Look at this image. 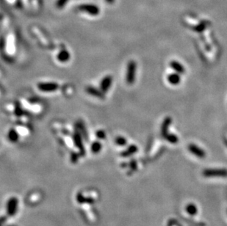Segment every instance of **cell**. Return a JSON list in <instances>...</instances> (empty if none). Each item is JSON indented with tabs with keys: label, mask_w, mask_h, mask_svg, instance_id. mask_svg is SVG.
Wrapping results in <instances>:
<instances>
[{
	"label": "cell",
	"mask_w": 227,
	"mask_h": 226,
	"mask_svg": "<svg viewBox=\"0 0 227 226\" xmlns=\"http://www.w3.org/2000/svg\"><path fill=\"white\" fill-rule=\"evenodd\" d=\"M170 66L173 70H175V71L176 72V73H178L180 74H183L185 73V67L180 63H179L178 61H176V60L171 61L170 63Z\"/></svg>",
	"instance_id": "cell-11"
},
{
	"label": "cell",
	"mask_w": 227,
	"mask_h": 226,
	"mask_svg": "<svg viewBox=\"0 0 227 226\" xmlns=\"http://www.w3.org/2000/svg\"><path fill=\"white\" fill-rule=\"evenodd\" d=\"M96 135L97 138L101 139H101H105V138L106 134H105V132H104V131L99 130V131H97L96 133Z\"/></svg>",
	"instance_id": "cell-21"
},
{
	"label": "cell",
	"mask_w": 227,
	"mask_h": 226,
	"mask_svg": "<svg viewBox=\"0 0 227 226\" xmlns=\"http://www.w3.org/2000/svg\"><path fill=\"white\" fill-rule=\"evenodd\" d=\"M130 167H132V170H136L137 168V162L136 161L132 160L130 161Z\"/></svg>",
	"instance_id": "cell-24"
},
{
	"label": "cell",
	"mask_w": 227,
	"mask_h": 226,
	"mask_svg": "<svg viewBox=\"0 0 227 226\" xmlns=\"http://www.w3.org/2000/svg\"><path fill=\"white\" fill-rule=\"evenodd\" d=\"M6 219H6L5 217H0V226H2L3 225V224L5 223Z\"/></svg>",
	"instance_id": "cell-25"
},
{
	"label": "cell",
	"mask_w": 227,
	"mask_h": 226,
	"mask_svg": "<svg viewBox=\"0 0 227 226\" xmlns=\"http://www.w3.org/2000/svg\"><path fill=\"white\" fill-rule=\"evenodd\" d=\"M168 82L170 83L172 85H178L181 82V77L180 76V74L178 73H173L170 74L167 76Z\"/></svg>",
	"instance_id": "cell-12"
},
{
	"label": "cell",
	"mask_w": 227,
	"mask_h": 226,
	"mask_svg": "<svg viewBox=\"0 0 227 226\" xmlns=\"http://www.w3.org/2000/svg\"><path fill=\"white\" fill-rule=\"evenodd\" d=\"M59 85L55 82H40L37 84V88L43 92H54L57 90Z\"/></svg>",
	"instance_id": "cell-5"
},
{
	"label": "cell",
	"mask_w": 227,
	"mask_h": 226,
	"mask_svg": "<svg viewBox=\"0 0 227 226\" xmlns=\"http://www.w3.org/2000/svg\"><path fill=\"white\" fill-rule=\"evenodd\" d=\"M115 142L118 146H126V143H127V140H126V139L124 137H121V136L117 137L116 138Z\"/></svg>",
	"instance_id": "cell-19"
},
{
	"label": "cell",
	"mask_w": 227,
	"mask_h": 226,
	"mask_svg": "<svg viewBox=\"0 0 227 226\" xmlns=\"http://www.w3.org/2000/svg\"><path fill=\"white\" fill-rule=\"evenodd\" d=\"M137 63L134 60H130L127 64L126 73V82L128 84L132 85L136 79Z\"/></svg>",
	"instance_id": "cell-1"
},
{
	"label": "cell",
	"mask_w": 227,
	"mask_h": 226,
	"mask_svg": "<svg viewBox=\"0 0 227 226\" xmlns=\"http://www.w3.org/2000/svg\"><path fill=\"white\" fill-rule=\"evenodd\" d=\"M188 150L190 151L191 153L195 155V156L199 157V158H205L206 156V152L203 149H201L200 147H199L195 144H190L188 146Z\"/></svg>",
	"instance_id": "cell-6"
},
{
	"label": "cell",
	"mask_w": 227,
	"mask_h": 226,
	"mask_svg": "<svg viewBox=\"0 0 227 226\" xmlns=\"http://www.w3.org/2000/svg\"><path fill=\"white\" fill-rule=\"evenodd\" d=\"M172 123V118L170 117H166L164 119L161 125V134L162 137L165 136L168 133V128Z\"/></svg>",
	"instance_id": "cell-10"
},
{
	"label": "cell",
	"mask_w": 227,
	"mask_h": 226,
	"mask_svg": "<svg viewBox=\"0 0 227 226\" xmlns=\"http://www.w3.org/2000/svg\"><path fill=\"white\" fill-rule=\"evenodd\" d=\"M18 200L15 197H12L7 203V214L8 216L12 217L16 214L18 210Z\"/></svg>",
	"instance_id": "cell-4"
},
{
	"label": "cell",
	"mask_w": 227,
	"mask_h": 226,
	"mask_svg": "<svg viewBox=\"0 0 227 226\" xmlns=\"http://www.w3.org/2000/svg\"><path fill=\"white\" fill-rule=\"evenodd\" d=\"M137 150H138V148H137V147L135 146V145H131L129 148H127L126 151H124V152L121 153V156L124 157L131 156V155L134 154V153H136Z\"/></svg>",
	"instance_id": "cell-14"
},
{
	"label": "cell",
	"mask_w": 227,
	"mask_h": 226,
	"mask_svg": "<svg viewBox=\"0 0 227 226\" xmlns=\"http://www.w3.org/2000/svg\"><path fill=\"white\" fill-rule=\"evenodd\" d=\"M70 54L67 50H61L59 53L57 54V59L58 61H60V63H66L70 59Z\"/></svg>",
	"instance_id": "cell-13"
},
{
	"label": "cell",
	"mask_w": 227,
	"mask_h": 226,
	"mask_svg": "<svg viewBox=\"0 0 227 226\" xmlns=\"http://www.w3.org/2000/svg\"><path fill=\"white\" fill-rule=\"evenodd\" d=\"M85 91L90 94L91 96L96 97L98 99H105V93H104L101 90H99L96 88H94L93 86H87L85 88Z\"/></svg>",
	"instance_id": "cell-8"
},
{
	"label": "cell",
	"mask_w": 227,
	"mask_h": 226,
	"mask_svg": "<svg viewBox=\"0 0 227 226\" xmlns=\"http://www.w3.org/2000/svg\"><path fill=\"white\" fill-rule=\"evenodd\" d=\"M101 148H102V146H101V142H98V141H96V142H93L92 144H91V151L93 153H98L100 152V151L101 150Z\"/></svg>",
	"instance_id": "cell-18"
},
{
	"label": "cell",
	"mask_w": 227,
	"mask_h": 226,
	"mask_svg": "<svg viewBox=\"0 0 227 226\" xmlns=\"http://www.w3.org/2000/svg\"><path fill=\"white\" fill-rule=\"evenodd\" d=\"M7 137L9 140L12 142H16L18 140V138H19L18 133L15 129H13V128L10 129L9 132H8Z\"/></svg>",
	"instance_id": "cell-15"
},
{
	"label": "cell",
	"mask_w": 227,
	"mask_h": 226,
	"mask_svg": "<svg viewBox=\"0 0 227 226\" xmlns=\"http://www.w3.org/2000/svg\"><path fill=\"white\" fill-rule=\"evenodd\" d=\"M78 9L80 11L85 12L91 16H97L100 13V9L95 5H91V4H83L80 5L78 7Z\"/></svg>",
	"instance_id": "cell-3"
},
{
	"label": "cell",
	"mask_w": 227,
	"mask_h": 226,
	"mask_svg": "<svg viewBox=\"0 0 227 226\" xmlns=\"http://www.w3.org/2000/svg\"><path fill=\"white\" fill-rule=\"evenodd\" d=\"M203 176L210 177H227V170L222 168L206 169L203 171Z\"/></svg>",
	"instance_id": "cell-2"
},
{
	"label": "cell",
	"mask_w": 227,
	"mask_h": 226,
	"mask_svg": "<svg viewBox=\"0 0 227 226\" xmlns=\"http://www.w3.org/2000/svg\"><path fill=\"white\" fill-rule=\"evenodd\" d=\"M105 1L107 2L108 4H113L115 2V0H105Z\"/></svg>",
	"instance_id": "cell-26"
},
{
	"label": "cell",
	"mask_w": 227,
	"mask_h": 226,
	"mask_svg": "<svg viewBox=\"0 0 227 226\" xmlns=\"http://www.w3.org/2000/svg\"><path fill=\"white\" fill-rule=\"evenodd\" d=\"M71 159H72V162H74V163L76 162V161H77V159H78L77 153H72V155H71Z\"/></svg>",
	"instance_id": "cell-23"
},
{
	"label": "cell",
	"mask_w": 227,
	"mask_h": 226,
	"mask_svg": "<svg viewBox=\"0 0 227 226\" xmlns=\"http://www.w3.org/2000/svg\"><path fill=\"white\" fill-rule=\"evenodd\" d=\"M163 137L165 138L168 142H170V143L176 144L179 142V138H178V137L176 135V134L168 133L165 136H164Z\"/></svg>",
	"instance_id": "cell-17"
},
{
	"label": "cell",
	"mask_w": 227,
	"mask_h": 226,
	"mask_svg": "<svg viewBox=\"0 0 227 226\" xmlns=\"http://www.w3.org/2000/svg\"><path fill=\"white\" fill-rule=\"evenodd\" d=\"M205 28H206V24H205V23H202V24H201L200 25H199L195 27V31H196V32H202V31L205 30Z\"/></svg>",
	"instance_id": "cell-22"
},
{
	"label": "cell",
	"mask_w": 227,
	"mask_h": 226,
	"mask_svg": "<svg viewBox=\"0 0 227 226\" xmlns=\"http://www.w3.org/2000/svg\"><path fill=\"white\" fill-rule=\"evenodd\" d=\"M112 77L111 76H106L104 77L100 83V90L104 93H107L110 90V88L112 85Z\"/></svg>",
	"instance_id": "cell-7"
},
{
	"label": "cell",
	"mask_w": 227,
	"mask_h": 226,
	"mask_svg": "<svg viewBox=\"0 0 227 226\" xmlns=\"http://www.w3.org/2000/svg\"><path fill=\"white\" fill-rule=\"evenodd\" d=\"M73 140H74V144L80 150L81 154L82 156L85 155V148H84V146H83L82 143V137L80 136V134L78 133V132H75L74 136H73Z\"/></svg>",
	"instance_id": "cell-9"
},
{
	"label": "cell",
	"mask_w": 227,
	"mask_h": 226,
	"mask_svg": "<svg viewBox=\"0 0 227 226\" xmlns=\"http://www.w3.org/2000/svg\"><path fill=\"white\" fill-rule=\"evenodd\" d=\"M68 2V0H57V2H56V7L58 9H62L67 4Z\"/></svg>",
	"instance_id": "cell-20"
},
{
	"label": "cell",
	"mask_w": 227,
	"mask_h": 226,
	"mask_svg": "<svg viewBox=\"0 0 227 226\" xmlns=\"http://www.w3.org/2000/svg\"><path fill=\"white\" fill-rule=\"evenodd\" d=\"M186 211L188 214L191 215V216H194L197 214L198 211V209L196 206L193 204H189L188 205H187L186 206Z\"/></svg>",
	"instance_id": "cell-16"
}]
</instances>
